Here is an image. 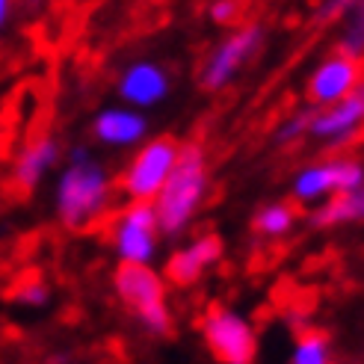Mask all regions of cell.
I'll use <instances>...</instances> for the list:
<instances>
[{
	"label": "cell",
	"mask_w": 364,
	"mask_h": 364,
	"mask_svg": "<svg viewBox=\"0 0 364 364\" xmlns=\"http://www.w3.org/2000/svg\"><path fill=\"white\" fill-rule=\"evenodd\" d=\"M116 198V178L89 145H71L53 181V216L65 231H86L107 220Z\"/></svg>",
	"instance_id": "1"
},
{
	"label": "cell",
	"mask_w": 364,
	"mask_h": 364,
	"mask_svg": "<svg viewBox=\"0 0 364 364\" xmlns=\"http://www.w3.org/2000/svg\"><path fill=\"white\" fill-rule=\"evenodd\" d=\"M210 196V163L202 142H181L175 169L154 198L160 234L166 240H181L196 225L198 213Z\"/></svg>",
	"instance_id": "2"
},
{
	"label": "cell",
	"mask_w": 364,
	"mask_h": 364,
	"mask_svg": "<svg viewBox=\"0 0 364 364\" xmlns=\"http://www.w3.org/2000/svg\"><path fill=\"white\" fill-rule=\"evenodd\" d=\"M113 290L149 338H169L175 332L169 282L154 269V264H119L113 269Z\"/></svg>",
	"instance_id": "3"
},
{
	"label": "cell",
	"mask_w": 364,
	"mask_h": 364,
	"mask_svg": "<svg viewBox=\"0 0 364 364\" xmlns=\"http://www.w3.org/2000/svg\"><path fill=\"white\" fill-rule=\"evenodd\" d=\"M181 142L175 136H149L116 175V193L124 202H154L175 169Z\"/></svg>",
	"instance_id": "4"
},
{
	"label": "cell",
	"mask_w": 364,
	"mask_h": 364,
	"mask_svg": "<svg viewBox=\"0 0 364 364\" xmlns=\"http://www.w3.org/2000/svg\"><path fill=\"white\" fill-rule=\"evenodd\" d=\"M264 45H267V27L261 21L237 24L234 30H228L223 39L208 50L202 65H198V86L210 95L228 89L240 77V71L249 63H255V57L264 50Z\"/></svg>",
	"instance_id": "5"
},
{
	"label": "cell",
	"mask_w": 364,
	"mask_h": 364,
	"mask_svg": "<svg viewBox=\"0 0 364 364\" xmlns=\"http://www.w3.org/2000/svg\"><path fill=\"white\" fill-rule=\"evenodd\" d=\"M107 240L119 264H154L163 240L154 202H124L107 225Z\"/></svg>",
	"instance_id": "6"
},
{
	"label": "cell",
	"mask_w": 364,
	"mask_h": 364,
	"mask_svg": "<svg viewBox=\"0 0 364 364\" xmlns=\"http://www.w3.org/2000/svg\"><path fill=\"white\" fill-rule=\"evenodd\" d=\"M364 184V160L353 154H329L302 166L290 178V202L314 208L323 198L350 193Z\"/></svg>",
	"instance_id": "7"
},
{
	"label": "cell",
	"mask_w": 364,
	"mask_h": 364,
	"mask_svg": "<svg viewBox=\"0 0 364 364\" xmlns=\"http://www.w3.org/2000/svg\"><path fill=\"white\" fill-rule=\"evenodd\" d=\"M198 332L216 364H255L258 361V329L231 305H210Z\"/></svg>",
	"instance_id": "8"
},
{
	"label": "cell",
	"mask_w": 364,
	"mask_h": 364,
	"mask_svg": "<svg viewBox=\"0 0 364 364\" xmlns=\"http://www.w3.org/2000/svg\"><path fill=\"white\" fill-rule=\"evenodd\" d=\"M361 131H364V80L341 101L329 107H317L308 136L323 142L329 151H341L350 149L361 136Z\"/></svg>",
	"instance_id": "9"
},
{
	"label": "cell",
	"mask_w": 364,
	"mask_h": 364,
	"mask_svg": "<svg viewBox=\"0 0 364 364\" xmlns=\"http://www.w3.org/2000/svg\"><path fill=\"white\" fill-rule=\"evenodd\" d=\"M172 86H175V80H172V71L166 65L151 60V57H142V60H131L119 71L116 95L122 104L149 113L172 95Z\"/></svg>",
	"instance_id": "10"
},
{
	"label": "cell",
	"mask_w": 364,
	"mask_h": 364,
	"mask_svg": "<svg viewBox=\"0 0 364 364\" xmlns=\"http://www.w3.org/2000/svg\"><path fill=\"white\" fill-rule=\"evenodd\" d=\"M63 139L53 131H39L33 134L21 149H18L12 169H9V184L18 193H36L45 181L50 178L53 169H60L63 163Z\"/></svg>",
	"instance_id": "11"
},
{
	"label": "cell",
	"mask_w": 364,
	"mask_h": 364,
	"mask_svg": "<svg viewBox=\"0 0 364 364\" xmlns=\"http://www.w3.org/2000/svg\"><path fill=\"white\" fill-rule=\"evenodd\" d=\"M223 255H225V243L220 234L202 231L184 240L178 249H172L166 264H163V279L172 287H193L223 261Z\"/></svg>",
	"instance_id": "12"
},
{
	"label": "cell",
	"mask_w": 364,
	"mask_h": 364,
	"mask_svg": "<svg viewBox=\"0 0 364 364\" xmlns=\"http://www.w3.org/2000/svg\"><path fill=\"white\" fill-rule=\"evenodd\" d=\"M89 134H92L98 145L110 151H134L139 142L151 136V122H149V113L136 110V107L110 104V107H101L92 116Z\"/></svg>",
	"instance_id": "13"
},
{
	"label": "cell",
	"mask_w": 364,
	"mask_h": 364,
	"mask_svg": "<svg viewBox=\"0 0 364 364\" xmlns=\"http://www.w3.org/2000/svg\"><path fill=\"white\" fill-rule=\"evenodd\" d=\"M361 80H364V63L350 60L335 50L329 57H323L311 75H308L305 98L311 107H329L343 95H350Z\"/></svg>",
	"instance_id": "14"
},
{
	"label": "cell",
	"mask_w": 364,
	"mask_h": 364,
	"mask_svg": "<svg viewBox=\"0 0 364 364\" xmlns=\"http://www.w3.org/2000/svg\"><path fill=\"white\" fill-rule=\"evenodd\" d=\"M305 223L311 228H320V231L364 223V184L350 190V193H338V196L323 198L320 205H314L308 210Z\"/></svg>",
	"instance_id": "15"
},
{
	"label": "cell",
	"mask_w": 364,
	"mask_h": 364,
	"mask_svg": "<svg viewBox=\"0 0 364 364\" xmlns=\"http://www.w3.org/2000/svg\"><path fill=\"white\" fill-rule=\"evenodd\" d=\"M299 205L287 202V198H276V202H264L258 210L252 213V231L261 240H284L287 234H294L299 225Z\"/></svg>",
	"instance_id": "16"
},
{
	"label": "cell",
	"mask_w": 364,
	"mask_h": 364,
	"mask_svg": "<svg viewBox=\"0 0 364 364\" xmlns=\"http://www.w3.org/2000/svg\"><path fill=\"white\" fill-rule=\"evenodd\" d=\"M287 364H335V343L323 329L308 326L299 335H294V350Z\"/></svg>",
	"instance_id": "17"
},
{
	"label": "cell",
	"mask_w": 364,
	"mask_h": 364,
	"mask_svg": "<svg viewBox=\"0 0 364 364\" xmlns=\"http://www.w3.org/2000/svg\"><path fill=\"white\" fill-rule=\"evenodd\" d=\"M335 50L343 53V57H350V60L364 63V0L341 21Z\"/></svg>",
	"instance_id": "18"
},
{
	"label": "cell",
	"mask_w": 364,
	"mask_h": 364,
	"mask_svg": "<svg viewBox=\"0 0 364 364\" xmlns=\"http://www.w3.org/2000/svg\"><path fill=\"white\" fill-rule=\"evenodd\" d=\"M314 110L317 107L305 104V107H296L294 113H290L276 131H272V145L276 149H290V145H296L308 136V131H311V119H314Z\"/></svg>",
	"instance_id": "19"
},
{
	"label": "cell",
	"mask_w": 364,
	"mask_h": 364,
	"mask_svg": "<svg viewBox=\"0 0 364 364\" xmlns=\"http://www.w3.org/2000/svg\"><path fill=\"white\" fill-rule=\"evenodd\" d=\"M12 299L21 308H30V311H42V308L50 305L53 290H50V284L42 276H27V279H21L15 284Z\"/></svg>",
	"instance_id": "20"
},
{
	"label": "cell",
	"mask_w": 364,
	"mask_h": 364,
	"mask_svg": "<svg viewBox=\"0 0 364 364\" xmlns=\"http://www.w3.org/2000/svg\"><path fill=\"white\" fill-rule=\"evenodd\" d=\"M361 0H320L317 9H314V21L320 27H332V24H341Z\"/></svg>",
	"instance_id": "21"
},
{
	"label": "cell",
	"mask_w": 364,
	"mask_h": 364,
	"mask_svg": "<svg viewBox=\"0 0 364 364\" xmlns=\"http://www.w3.org/2000/svg\"><path fill=\"white\" fill-rule=\"evenodd\" d=\"M243 15V0H210L208 18L216 27H237Z\"/></svg>",
	"instance_id": "22"
},
{
	"label": "cell",
	"mask_w": 364,
	"mask_h": 364,
	"mask_svg": "<svg viewBox=\"0 0 364 364\" xmlns=\"http://www.w3.org/2000/svg\"><path fill=\"white\" fill-rule=\"evenodd\" d=\"M299 314H302V311H287V314H284L287 329L294 332V335H299L302 329H308V326H311V320H308V317H299Z\"/></svg>",
	"instance_id": "23"
},
{
	"label": "cell",
	"mask_w": 364,
	"mask_h": 364,
	"mask_svg": "<svg viewBox=\"0 0 364 364\" xmlns=\"http://www.w3.org/2000/svg\"><path fill=\"white\" fill-rule=\"evenodd\" d=\"M12 12H15V0H0V33L9 27Z\"/></svg>",
	"instance_id": "24"
}]
</instances>
